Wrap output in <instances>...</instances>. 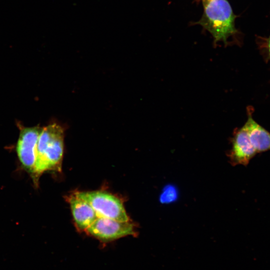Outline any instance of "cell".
<instances>
[{"instance_id": "4", "label": "cell", "mask_w": 270, "mask_h": 270, "mask_svg": "<svg viewBox=\"0 0 270 270\" xmlns=\"http://www.w3.org/2000/svg\"><path fill=\"white\" fill-rule=\"evenodd\" d=\"M86 231L103 242H110L128 236L136 235L134 226L130 220L121 222L102 217H98Z\"/></svg>"}, {"instance_id": "7", "label": "cell", "mask_w": 270, "mask_h": 270, "mask_svg": "<svg viewBox=\"0 0 270 270\" xmlns=\"http://www.w3.org/2000/svg\"><path fill=\"white\" fill-rule=\"evenodd\" d=\"M74 221L80 230H86L98 218L92 206L74 193L68 198Z\"/></svg>"}, {"instance_id": "6", "label": "cell", "mask_w": 270, "mask_h": 270, "mask_svg": "<svg viewBox=\"0 0 270 270\" xmlns=\"http://www.w3.org/2000/svg\"><path fill=\"white\" fill-rule=\"evenodd\" d=\"M256 153L243 126L236 130L232 138L229 156L232 164L246 165Z\"/></svg>"}, {"instance_id": "8", "label": "cell", "mask_w": 270, "mask_h": 270, "mask_svg": "<svg viewBox=\"0 0 270 270\" xmlns=\"http://www.w3.org/2000/svg\"><path fill=\"white\" fill-rule=\"evenodd\" d=\"M252 108H248V119L244 125L250 140L256 150L260 152L270 150V133L256 122L252 117Z\"/></svg>"}, {"instance_id": "1", "label": "cell", "mask_w": 270, "mask_h": 270, "mask_svg": "<svg viewBox=\"0 0 270 270\" xmlns=\"http://www.w3.org/2000/svg\"><path fill=\"white\" fill-rule=\"evenodd\" d=\"M64 130L58 124L42 128L37 145L34 171L31 176L36 185L47 170L60 172L64 154Z\"/></svg>"}, {"instance_id": "3", "label": "cell", "mask_w": 270, "mask_h": 270, "mask_svg": "<svg viewBox=\"0 0 270 270\" xmlns=\"http://www.w3.org/2000/svg\"><path fill=\"white\" fill-rule=\"evenodd\" d=\"M75 194L92 206L98 217L130 221L121 200L111 194L101 191L78 192Z\"/></svg>"}, {"instance_id": "2", "label": "cell", "mask_w": 270, "mask_h": 270, "mask_svg": "<svg viewBox=\"0 0 270 270\" xmlns=\"http://www.w3.org/2000/svg\"><path fill=\"white\" fill-rule=\"evenodd\" d=\"M204 11L200 24L216 41L226 42L236 31L234 16L226 0H205Z\"/></svg>"}, {"instance_id": "9", "label": "cell", "mask_w": 270, "mask_h": 270, "mask_svg": "<svg viewBox=\"0 0 270 270\" xmlns=\"http://www.w3.org/2000/svg\"><path fill=\"white\" fill-rule=\"evenodd\" d=\"M267 50L268 52V56L270 60V36L269 37L267 42Z\"/></svg>"}, {"instance_id": "5", "label": "cell", "mask_w": 270, "mask_h": 270, "mask_svg": "<svg viewBox=\"0 0 270 270\" xmlns=\"http://www.w3.org/2000/svg\"><path fill=\"white\" fill-rule=\"evenodd\" d=\"M42 128L38 126L22 128L16 144V150L20 162L30 176L34 171L37 145Z\"/></svg>"}]
</instances>
